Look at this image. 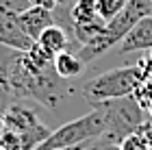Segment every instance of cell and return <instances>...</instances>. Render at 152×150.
I'll return each mask as SVG.
<instances>
[{"instance_id": "44dd1931", "label": "cell", "mask_w": 152, "mask_h": 150, "mask_svg": "<svg viewBox=\"0 0 152 150\" xmlns=\"http://www.w3.org/2000/svg\"><path fill=\"white\" fill-rule=\"evenodd\" d=\"M57 2H59V7H65L67 2H70V0H57Z\"/></svg>"}, {"instance_id": "ba28073f", "label": "cell", "mask_w": 152, "mask_h": 150, "mask_svg": "<svg viewBox=\"0 0 152 150\" xmlns=\"http://www.w3.org/2000/svg\"><path fill=\"white\" fill-rule=\"evenodd\" d=\"M37 124H39L37 113L24 105H18V102L9 105V109L2 113V128H9V131H15V133H24Z\"/></svg>"}, {"instance_id": "e0dca14e", "label": "cell", "mask_w": 152, "mask_h": 150, "mask_svg": "<svg viewBox=\"0 0 152 150\" xmlns=\"http://www.w3.org/2000/svg\"><path fill=\"white\" fill-rule=\"evenodd\" d=\"M85 150H120V144H115V141H107V139H94Z\"/></svg>"}, {"instance_id": "7402d4cb", "label": "cell", "mask_w": 152, "mask_h": 150, "mask_svg": "<svg viewBox=\"0 0 152 150\" xmlns=\"http://www.w3.org/2000/svg\"><path fill=\"white\" fill-rule=\"evenodd\" d=\"M148 111H150V118H152V102H150V107H148Z\"/></svg>"}, {"instance_id": "6da1fadb", "label": "cell", "mask_w": 152, "mask_h": 150, "mask_svg": "<svg viewBox=\"0 0 152 150\" xmlns=\"http://www.w3.org/2000/svg\"><path fill=\"white\" fill-rule=\"evenodd\" d=\"M146 15H152V0H128V4L124 7L113 20H109L104 31H102L91 44L80 46L78 48V57L85 61V63L96 61L109 48H113V46L120 44L122 39L128 35V31Z\"/></svg>"}, {"instance_id": "5bb4252c", "label": "cell", "mask_w": 152, "mask_h": 150, "mask_svg": "<svg viewBox=\"0 0 152 150\" xmlns=\"http://www.w3.org/2000/svg\"><path fill=\"white\" fill-rule=\"evenodd\" d=\"M0 148L2 150H22L20 133L9 131V128H0Z\"/></svg>"}, {"instance_id": "2e32d148", "label": "cell", "mask_w": 152, "mask_h": 150, "mask_svg": "<svg viewBox=\"0 0 152 150\" xmlns=\"http://www.w3.org/2000/svg\"><path fill=\"white\" fill-rule=\"evenodd\" d=\"M28 7H31L28 0H0V11L13 13V15H20V13L26 11Z\"/></svg>"}, {"instance_id": "3957f363", "label": "cell", "mask_w": 152, "mask_h": 150, "mask_svg": "<svg viewBox=\"0 0 152 150\" xmlns=\"http://www.w3.org/2000/svg\"><path fill=\"white\" fill-rule=\"evenodd\" d=\"M143 80V74L139 67L126 65V67H113L109 72H102L91 80L83 85V96L94 105H100L104 100H115L130 96L137 85Z\"/></svg>"}, {"instance_id": "4fadbf2b", "label": "cell", "mask_w": 152, "mask_h": 150, "mask_svg": "<svg viewBox=\"0 0 152 150\" xmlns=\"http://www.w3.org/2000/svg\"><path fill=\"white\" fill-rule=\"evenodd\" d=\"M128 4V0H96V9H98V15L109 22V20H113L117 13H120L124 7Z\"/></svg>"}, {"instance_id": "d6986e66", "label": "cell", "mask_w": 152, "mask_h": 150, "mask_svg": "<svg viewBox=\"0 0 152 150\" xmlns=\"http://www.w3.org/2000/svg\"><path fill=\"white\" fill-rule=\"evenodd\" d=\"M28 2L31 7H44V9H50V11H54L59 7L57 0H28Z\"/></svg>"}, {"instance_id": "ac0fdd59", "label": "cell", "mask_w": 152, "mask_h": 150, "mask_svg": "<svg viewBox=\"0 0 152 150\" xmlns=\"http://www.w3.org/2000/svg\"><path fill=\"white\" fill-rule=\"evenodd\" d=\"M135 133H139L141 137H143V139H146L148 144H150V148H152V120H150V122H141V124H139V128H137Z\"/></svg>"}, {"instance_id": "ffe728a7", "label": "cell", "mask_w": 152, "mask_h": 150, "mask_svg": "<svg viewBox=\"0 0 152 150\" xmlns=\"http://www.w3.org/2000/svg\"><path fill=\"white\" fill-rule=\"evenodd\" d=\"M87 146H72V148H59V150H85Z\"/></svg>"}, {"instance_id": "277c9868", "label": "cell", "mask_w": 152, "mask_h": 150, "mask_svg": "<svg viewBox=\"0 0 152 150\" xmlns=\"http://www.w3.org/2000/svg\"><path fill=\"white\" fill-rule=\"evenodd\" d=\"M100 105L107 111V131L100 139L120 144L126 135L135 133L139 128V124L143 122L141 105L135 100L133 94L124 96V98H115V100H104Z\"/></svg>"}, {"instance_id": "8992f818", "label": "cell", "mask_w": 152, "mask_h": 150, "mask_svg": "<svg viewBox=\"0 0 152 150\" xmlns=\"http://www.w3.org/2000/svg\"><path fill=\"white\" fill-rule=\"evenodd\" d=\"M117 46H120V52L122 54L152 50V15L141 18Z\"/></svg>"}, {"instance_id": "603a6c76", "label": "cell", "mask_w": 152, "mask_h": 150, "mask_svg": "<svg viewBox=\"0 0 152 150\" xmlns=\"http://www.w3.org/2000/svg\"><path fill=\"white\" fill-rule=\"evenodd\" d=\"M0 150H2V148H0Z\"/></svg>"}, {"instance_id": "9c48e42d", "label": "cell", "mask_w": 152, "mask_h": 150, "mask_svg": "<svg viewBox=\"0 0 152 150\" xmlns=\"http://www.w3.org/2000/svg\"><path fill=\"white\" fill-rule=\"evenodd\" d=\"M35 42H37L48 54H50V57H57L59 52L67 50V31L54 22V24H50L44 33H41Z\"/></svg>"}, {"instance_id": "9a60e30c", "label": "cell", "mask_w": 152, "mask_h": 150, "mask_svg": "<svg viewBox=\"0 0 152 150\" xmlns=\"http://www.w3.org/2000/svg\"><path fill=\"white\" fill-rule=\"evenodd\" d=\"M120 150H152V148L139 133H130L120 141Z\"/></svg>"}, {"instance_id": "7a4b0ae2", "label": "cell", "mask_w": 152, "mask_h": 150, "mask_svg": "<svg viewBox=\"0 0 152 150\" xmlns=\"http://www.w3.org/2000/svg\"><path fill=\"white\" fill-rule=\"evenodd\" d=\"M107 131V111L102 105H96L94 111H89L72 122H65L57 131L48 135V139L35 150H59L72 146H87V141L100 139Z\"/></svg>"}, {"instance_id": "5b68a950", "label": "cell", "mask_w": 152, "mask_h": 150, "mask_svg": "<svg viewBox=\"0 0 152 150\" xmlns=\"http://www.w3.org/2000/svg\"><path fill=\"white\" fill-rule=\"evenodd\" d=\"M0 46L20 50V52H26L33 46V39L22 31L18 15H13V13L0 11Z\"/></svg>"}, {"instance_id": "52a82bcc", "label": "cell", "mask_w": 152, "mask_h": 150, "mask_svg": "<svg viewBox=\"0 0 152 150\" xmlns=\"http://www.w3.org/2000/svg\"><path fill=\"white\" fill-rule=\"evenodd\" d=\"M18 22L22 26V31L35 42L48 26L54 24V11L44 9V7H28L26 11L18 15Z\"/></svg>"}, {"instance_id": "30bf717a", "label": "cell", "mask_w": 152, "mask_h": 150, "mask_svg": "<svg viewBox=\"0 0 152 150\" xmlns=\"http://www.w3.org/2000/svg\"><path fill=\"white\" fill-rule=\"evenodd\" d=\"M83 67H85V61L72 50H63V52H59L57 57H54V70L63 78L78 76V74H83Z\"/></svg>"}, {"instance_id": "8fae6325", "label": "cell", "mask_w": 152, "mask_h": 150, "mask_svg": "<svg viewBox=\"0 0 152 150\" xmlns=\"http://www.w3.org/2000/svg\"><path fill=\"white\" fill-rule=\"evenodd\" d=\"M98 9H96V0H76L70 9V22L74 24H87L98 20Z\"/></svg>"}, {"instance_id": "7c38bea8", "label": "cell", "mask_w": 152, "mask_h": 150, "mask_svg": "<svg viewBox=\"0 0 152 150\" xmlns=\"http://www.w3.org/2000/svg\"><path fill=\"white\" fill-rule=\"evenodd\" d=\"M50 133H52V131H50L46 124H41V122H39L37 126L28 128V131L20 133V139H22V150H35V148H39V146L48 139V135H50Z\"/></svg>"}]
</instances>
